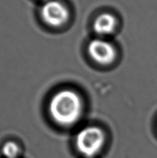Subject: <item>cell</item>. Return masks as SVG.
Here are the masks:
<instances>
[{
	"label": "cell",
	"instance_id": "obj_1",
	"mask_svg": "<svg viewBox=\"0 0 157 158\" xmlns=\"http://www.w3.org/2000/svg\"><path fill=\"white\" fill-rule=\"evenodd\" d=\"M83 103L80 96L72 89H62L50 99L49 111L55 123L62 127H71L80 120Z\"/></svg>",
	"mask_w": 157,
	"mask_h": 158
},
{
	"label": "cell",
	"instance_id": "obj_2",
	"mask_svg": "<svg viewBox=\"0 0 157 158\" xmlns=\"http://www.w3.org/2000/svg\"><path fill=\"white\" fill-rule=\"evenodd\" d=\"M105 134L99 127L89 126L78 131L75 145L78 152L86 158H93L103 150Z\"/></svg>",
	"mask_w": 157,
	"mask_h": 158
},
{
	"label": "cell",
	"instance_id": "obj_3",
	"mask_svg": "<svg viewBox=\"0 0 157 158\" xmlns=\"http://www.w3.org/2000/svg\"><path fill=\"white\" fill-rule=\"evenodd\" d=\"M42 21L51 27L64 26L70 16L69 8L61 0H48L43 2L40 9Z\"/></svg>",
	"mask_w": 157,
	"mask_h": 158
},
{
	"label": "cell",
	"instance_id": "obj_4",
	"mask_svg": "<svg viewBox=\"0 0 157 158\" xmlns=\"http://www.w3.org/2000/svg\"><path fill=\"white\" fill-rule=\"evenodd\" d=\"M87 49L91 58L100 65L111 64L116 57V50L113 45L102 39L90 41Z\"/></svg>",
	"mask_w": 157,
	"mask_h": 158
},
{
	"label": "cell",
	"instance_id": "obj_5",
	"mask_svg": "<svg viewBox=\"0 0 157 158\" xmlns=\"http://www.w3.org/2000/svg\"><path fill=\"white\" fill-rule=\"evenodd\" d=\"M117 26V19L115 15L109 12L99 15L93 23V29L99 35H109L115 32Z\"/></svg>",
	"mask_w": 157,
	"mask_h": 158
},
{
	"label": "cell",
	"instance_id": "obj_6",
	"mask_svg": "<svg viewBox=\"0 0 157 158\" xmlns=\"http://www.w3.org/2000/svg\"><path fill=\"white\" fill-rule=\"evenodd\" d=\"M19 147L12 141L6 142L2 147V154L6 158H17L19 155Z\"/></svg>",
	"mask_w": 157,
	"mask_h": 158
},
{
	"label": "cell",
	"instance_id": "obj_7",
	"mask_svg": "<svg viewBox=\"0 0 157 158\" xmlns=\"http://www.w3.org/2000/svg\"><path fill=\"white\" fill-rule=\"evenodd\" d=\"M41 1H42L43 2H46V1H48V0H41Z\"/></svg>",
	"mask_w": 157,
	"mask_h": 158
}]
</instances>
